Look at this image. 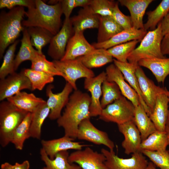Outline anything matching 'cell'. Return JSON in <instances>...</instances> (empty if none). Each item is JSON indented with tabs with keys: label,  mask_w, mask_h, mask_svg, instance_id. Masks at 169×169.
Returning <instances> with one entry per match:
<instances>
[{
	"label": "cell",
	"mask_w": 169,
	"mask_h": 169,
	"mask_svg": "<svg viewBox=\"0 0 169 169\" xmlns=\"http://www.w3.org/2000/svg\"><path fill=\"white\" fill-rule=\"evenodd\" d=\"M91 0H75V7L83 8L90 5Z\"/></svg>",
	"instance_id": "cell-50"
},
{
	"label": "cell",
	"mask_w": 169,
	"mask_h": 169,
	"mask_svg": "<svg viewBox=\"0 0 169 169\" xmlns=\"http://www.w3.org/2000/svg\"><path fill=\"white\" fill-rule=\"evenodd\" d=\"M19 42L16 40L8 47L3 56V60L0 68V79L15 72L14 68L15 53L17 45Z\"/></svg>",
	"instance_id": "cell-41"
},
{
	"label": "cell",
	"mask_w": 169,
	"mask_h": 169,
	"mask_svg": "<svg viewBox=\"0 0 169 169\" xmlns=\"http://www.w3.org/2000/svg\"><path fill=\"white\" fill-rule=\"evenodd\" d=\"M73 139L64 136L61 137L50 140H42L41 143L42 148L50 159H53L59 152L69 150H79L84 147L89 146L79 142H75Z\"/></svg>",
	"instance_id": "cell-19"
},
{
	"label": "cell",
	"mask_w": 169,
	"mask_h": 169,
	"mask_svg": "<svg viewBox=\"0 0 169 169\" xmlns=\"http://www.w3.org/2000/svg\"><path fill=\"white\" fill-rule=\"evenodd\" d=\"M135 109L133 104L122 95L103 109L99 118L106 122L122 124L133 120Z\"/></svg>",
	"instance_id": "cell-6"
},
{
	"label": "cell",
	"mask_w": 169,
	"mask_h": 169,
	"mask_svg": "<svg viewBox=\"0 0 169 169\" xmlns=\"http://www.w3.org/2000/svg\"><path fill=\"white\" fill-rule=\"evenodd\" d=\"M102 153L94 151L89 146L72 152L68 157L70 163L76 164L82 169H108Z\"/></svg>",
	"instance_id": "cell-9"
},
{
	"label": "cell",
	"mask_w": 169,
	"mask_h": 169,
	"mask_svg": "<svg viewBox=\"0 0 169 169\" xmlns=\"http://www.w3.org/2000/svg\"><path fill=\"white\" fill-rule=\"evenodd\" d=\"M141 152L160 169H169V152L164 151H152L143 150Z\"/></svg>",
	"instance_id": "cell-42"
},
{
	"label": "cell",
	"mask_w": 169,
	"mask_h": 169,
	"mask_svg": "<svg viewBox=\"0 0 169 169\" xmlns=\"http://www.w3.org/2000/svg\"><path fill=\"white\" fill-rule=\"evenodd\" d=\"M145 169H157L156 166L151 162H149Z\"/></svg>",
	"instance_id": "cell-53"
},
{
	"label": "cell",
	"mask_w": 169,
	"mask_h": 169,
	"mask_svg": "<svg viewBox=\"0 0 169 169\" xmlns=\"http://www.w3.org/2000/svg\"><path fill=\"white\" fill-rule=\"evenodd\" d=\"M63 13L65 18H70V16L73 9L75 8V0H60Z\"/></svg>",
	"instance_id": "cell-46"
},
{
	"label": "cell",
	"mask_w": 169,
	"mask_h": 169,
	"mask_svg": "<svg viewBox=\"0 0 169 169\" xmlns=\"http://www.w3.org/2000/svg\"><path fill=\"white\" fill-rule=\"evenodd\" d=\"M163 37L161 22L155 29L147 32L140 45L128 57V62L138 65V62L141 59L166 58L162 54L161 49Z\"/></svg>",
	"instance_id": "cell-5"
},
{
	"label": "cell",
	"mask_w": 169,
	"mask_h": 169,
	"mask_svg": "<svg viewBox=\"0 0 169 169\" xmlns=\"http://www.w3.org/2000/svg\"><path fill=\"white\" fill-rule=\"evenodd\" d=\"M50 112V109L46 101L39 105L32 113L30 127V137L40 139L42 126Z\"/></svg>",
	"instance_id": "cell-30"
},
{
	"label": "cell",
	"mask_w": 169,
	"mask_h": 169,
	"mask_svg": "<svg viewBox=\"0 0 169 169\" xmlns=\"http://www.w3.org/2000/svg\"><path fill=\"white\" fill-rule=\"evenodd\" d=\"M90 96L86 93L74 90L69 98L64 112L57 120L59 127L64 131V136L75 140L78 127L84 119L90 118Z\"/></svg>",
	"instance_id": "cell-1"
},
{
	"label": "cell",
	"mask_w": 169,
	"mask_h": 169,
	"mask_svg": "<svg viewBox=\"0 0 169 169\" xmlns=\"http://www.w3.org/2000/svg\"><path fill=\"white\" fill-rule=\"evenodd\" d=\"M1 169H13L12 165L8 162H5L1 165Z\"/></svg>",
	"instance_id": "cell-51"
},
{
	"label": "cell",
	"mask_w": 169,
	"mask_h": 169,
	"mask_svg": "<svg viewBox=\"0 0 169 169\" xmlns=\"http://www.w3.org/2000/svg\"><path fill=\"white\" fill-rule=\"evenodd\" d=\"M35 0H0V8L10 10L17 7H25L28 8L35 7Z\"/></svg>",
	"instance_id": "cell-45"
},
{
	"label": "cell",
	"mask_w": 169,
	"mask_h": 169,
	"mask_svg": "<svg viewBox=\"0 0 169 169\" xmlns=\"http://www.w3.org/2000/svg\"><path fill=\"white\" fill-rule=\"evenodd\" d=\"M24 7L18 6L0 14V59L6 48L13 44L25 28L22 22L25 16Z\"/></svg>",
	"instance_id": "cell-3"
},
{
	"label": "cell",
	"mask_w": 169,
	"mask_h": 169,
	"mask_svg": "<svg viewBox=\"0 0 169 169\" xmlns=\"http://www.w3.org/2000/svg\"><path fill=\"white\" fill-rule=\"evenodd\" d=\"M105 72L106 80L115 82L119 88L122 95L130 100L135 107L141 104L138 94L125 81L122 73L114 64L108 66Z\"/></svg>",
	"instance_id": "cell-17"
},
{
	"label": "cell",
	"mask_w": 169,
	"mask_h": 169,
	"mask_svg": "<svg viewBox=\"0 0 169 169\" xmlns=\"http://www.w3.org/2000/svg\"><path fill=\"white\" fill-rule=\"evenodd\" d=\"M117 126L119 131L124 136L121 146L125 153L129 155L140 151L141 137L133 120Z\"/></svg>",
	"instance_id": "cell-16"
},
{
	"label": "cell",
	"mask_w": 169,
	"mask_h": 169,
	"mask_svg": "<svg viewBox=\"0 0 169 169\" xmlns=\"http://www.w3.org/2000/svg\"><path fill=\"white\" fill-rule=\"evenodd\" d=\"M136 74L143 100L152 113L157 96L160 94L165 93L166 88H163L155 84L146 76L139 65L136 68Z\"/></svg>",
	"instance_id": "cell-15"
},
{
	"label": "cell",
	"mask_w": 169,
	"mask_h": 169,
	"mask_svg": "<svg viewBox=\"0 0 169 169\" xmlns=\"http://www.w3.org/2000/svg\"><path fill=\"white\" fill-rule=\"evenodd\" d=\"M101 152L105 156V164L108 169H145L148 162L145 156L138 151L128 158L119 157L114 151L102 148Z\"/></svg>",
	"instance_id": "cell-8"
},
{
	"label": "cell",
	"mask_w": 169,
	"mask_h": 169,
	"mask_svg": "<svg viewBox=\"0 0 169 169\" xmlns=\"http://www.w3.org/2000/svg\"><path fill=\"white\" fill-rule=\"evenodd\" d=\"M116 2L108 0H91L90 7L93 12L101 16H112Z\"/></svg>",
	"instance_id": "cell-43"
},
{
	"label": "cell",
	"mask_w": 169,
	"mask_h": 169,
	"mask_svg": "<svg viewBox=\"0 0 169 169\" xmlns=\"http://www.w3.org/2000/svg\"><path fill=\"white\" fill-rule=\"evenodd\" d=\"M54 86L49 85L46 90V95L48 97L46 104L50 109L48 117L51 120H57L61 115V111L68 103L70 94L73 89L72 86L66 82L63 90L60 92L55 94L52 89Z\"/></svg>",
	"instance_id": "cell-13"
},
{
	"label": "cell",
	"mask_w": 169,
	"mask_h": 169,
	"mask_svg": "<svg viewBox=\"0 0 169 169\" xmlns=\"http://www.w3.org/2000/svg\"><path fill=\"white\" fill-rule=\"evenodd\" d=\"M166 132L168 145L169 146V128L166 130ZM169 152V150L168 151Z\"/></svg>",
	"instance_id": "cell-54"
},
{
	"label": "cell",
	"mask_w": 169,
	"mask_h": 169,
	"mask_svg": "<svg viewBox=\"0 0 169 169\" xmlns=\"http://www.w3.org/2000/svg\"><path fill=\"white\" fill-rule=\"evenodd\" d=\"M70 18H65L61 28L53 36L49 44L48 54L54 60L63 58L68 41L74 33Z\"/></svg>",
	"instance_id": "cell-12"
},
{
	"label": "cell",
	"mask_w": 169,
	"mask_h": 169,
	"mask_svg": "<svg viewBox=\"0 0 169 169\" xmlns=\"http://www.w3.org/2000/svg\"><path fill=\"white\" fill-rule=\"evenodd\" d=\"M52 62L56 69L62 74V77L72 86L74 90H78L76 83L77 79L95 76L94 72L85 66L77 58L65 60H53Z\"/></svg>",
	"instance_id": "cell-7"
},
{
	"label": "cell",
	"mask_w": 169,
	"mask_h": 169,
	"mask_svg": "<svg viewBox=\"0 0 169 169\" xmlns=\"http://www.w3.org/2000/svg\"><path fill=\"white\" fill-rule=\"evenodd\" d=\"M118 1L116 2L114 8L112 17L124 30L132 28L130 16L125 15L121 11L118 7Z\"/></svg>",
	"instance_id": "cell-44"
},
{
	"label": "cell",
	"mask_w": 169,
	"mask_h": 169,
	"mask_svg": "<svg viewBox=\"0 0 169 169\" xmlns=\"http://www.w3.org/2000/svg\"><path fill=\"white\" fill-rule=\"evenodd\" d=\"M168 145L166 131H160L156 130L147 138L142 141L140 151L143 150L152 151L166 150Z\"/></svg>",
	"instance_id": "cell-33"
},
{
	"label": "cell",
	"mask_w": 169,
	"mask_h": 169,
	"mask_svg": "<svg viewBox=\"0 0 169 169\" xmlns=\"http://www.w3.org/2000/svg\"><path fill=\"white\" fill-rule=\"evenodd\" d=\"M35 6L28 8L25 16L27 18L22 22L23 26L28 28L37 27L44 28L53 35L60 30L61 16L63 14L60 0L51 5L41 0H35Z\"/></svg>",
	"instance_id": "cell-2"
},
{
	"label": "cell",
	"mask_w": 169,
	"mask_h": 169,
	"mask_svg": "<svg viewBox=\"0 0 169 169\" xmlns=\"http://www.w3.org/2000/svg\"><path fill=\"white\" fill-rule=\"evenodd\" d=\"M161 49L162 53L164 56L169 55V32L163 37L161 43Z\"/></svg>",
	"instance_id": "cell-47"
},
{
	"label": "cell",
	"mask_w": 169,
	"mask_h": 169,
	"mask_svg": "<svg viewBox=\"0 0 169 169\" xmlns=\"http://www.w3.org/2000/svg\"><path fill=\"white\" fill-rule=\"evenodd\" d=\"M138 64L149 69L158 82L163 83L169 75V58L144 59L140 60Z\"/></svg>",
	"instance_id": "cell-25"
},
{
	"label": "cell",
	"mask_w": 169,
	"mask_h": 169,
	"mask_svg": "<svg viewBox=\"0 0 169 169\" xmlns=\"http://www.w3.org/2000/svg\"><path fill=\"white\" fill-rule=\"evenodd\" d=\"M114 64L122 73L125 79L138 94L141 104L144 108L149 116L151 112L145 103L141 91L138 80L136 74V68L138 65H136L128 62H122L113 59Z\"/></svg>",
	"instance_id": "cell-24"
},
{
	"label": "cell",
	"mask_w": 169,
	"mask_h": 169,
	"mask_svg": "<svg viewBox=\"0 0 169 169\" xmlns=\"http://www.w3.org/2000/svg\"><path fill=\"white\" fill-rule=\"evenodd\" d=\"M134 40L116 45L107 49L108 53L115 59L120 62H128L127 59L136 48L138 42Z\"/></svg>",
	"instance_id": "cell-39"
},
{
	"label": "cell",
	"mask_w": 169,
	"mask_h": 169,
	"mask_svg": "<svg viewBox=\"0 0 169 169\" xmlns=\"http://www.w3.org/2000/svg\"><path fill=\"white\" fill-rule=\"evenodd\" d=\"M169 12V0H162L154 10L147 12V20L144 24V29L149 31L155 29Z\"/></svg>",
	"instance_id": "cell-35"
},
{
	"label": "cell",
	"mask_w": 169,
	"mask_h": 169,
	"mask_svg": "<svg viewBox=\"0 0 169 169\" xmlns=\"http://www.w3.org/2000/svg\"><path fill=\"white\" fill-rule=\"evenodd\" d=\"M95 49L86 40L83 32H75L68 41L64 55L61 60L74 59L87 54Z\"/></svg>",
	"instance_id": "cell-18"
},
{
	"label": "cell",
	"mask_w": 169,
	"mask_h": 169,
	"mask_svg": "<svg viewBox=\"0 0 169 169\" xmlns=\"http://www.w3.org/2000/svg\"><path fill=\"white\" fill-rule=\"evenodd\" d=\"M31 63V69L33 70L43 72L53 76L62 77V74L56 69L53 62L47 60L43 53L38 52Z\"/></svg>",
	"instance_id": "cell-40"
},
{
	"label": "cell",
	"mask_w": 169,
	"mask_h": 169,
	"mask_svg": "<svg viewBox=\"0 0 169 169\" xmlns=\"http://www.w3.org/2000/svg\"><path fill=\"white\" fill-rule=\"evenodd\" d=\"M133 120L140 133L142 141L157 130L141 104L135 107Z\"/></svg>",
	"instance_id": "cell-28"
},
{
	"label": "cell",
	"mask_w": 169,
	"mask_h": 169,
	"mask_svg": "<svg viewBox=\"0 0 169 169\" xmlns=\"http://www.w3.org/2000/svg\"><path fill=\"white\" fill-rule=\"evenodd\" d=\"M40 153L41 160L45 165L42 169H82L78 165L69 162L68 151L59 152L53 159L49 158L42 148L40 150Z\"/></svg>",
	"instance_id": "cell-26"
},
{
	"label": "cell",
	"mask_w": 169,
	"mask_h": 169,
	"mask_svg": "<svg viewBox=\"0 0 169 169\" xmlns=\"http://www.w3.org/2000/svg\"><path fill=\"white\" fill-rule=\"evenodd\" d=\"M21 41L20 47L14 59L15 71L23 62L26 60L31 61L33 60L38 52L33 48L32 45L30 41V36L26 28L23 31V37Z\"/></svg>",
	"instance_id": "cell-31"
},
{
	"label": "cell",
	"mask_w": 169,
	"mask_h": 169,
	"mask_svg": "<svg viewBox=\"0 0 169 169\" xmlns=\"http://www.w3.org/2000/svg\"><path fill=\"white\" fill-rule=\"evenodd\" d=\"M113 58L108 53L107 49H95L87 54L77 59L87 68L91 69L101 67L113 62Z\"/></svg>",
	"instance_id": "cell-29"
},
{
	"label": "cell",
	"mask_w": 169,
	"mask_h": 169,
	"mask_svg": "<svg viewBox=\"0 0 169 169\" xmlns=\"http://www.w3.org/2000/svg\"><path fill=\"white\" fill-rule=\"evenodd\" d=\"M165 93L167 96L168 102H169V91L166 88V89ZM169 128V110L168 113L167 117V122L166 125V130Z\"/></svg>",
	"instance_id": "cell-52"
},
{
	"label": "cell",
	"mask_w": 169,
	"mask_h": 169,
	"mask_svg": "<svg viewBox=\"0 0 169 169\" xmlns=\"http://www.w3.org/2000/svg\"><path fill=\"white\" fill-rule=\"evenodd\" d=\"M102 97L100 104L102 109L119 99L122 95L117 85L106 79L102 85Z\"/></svg>",
	"instance_id": "cell-38"
},
{
	"label": "cell",
	"mask_w": 169,
	"mask_h": 169,
	"mask_svg": "<svg viewBox=\"0 0 169 169\" xmlns=\"http://www.w3.org/2000/svg\"><path fill=\"white\" fill-rule=\"evenodd\" d=\"M169 108L168 98L165 92L159 94L156 99L153 110L149 116L158 131H166Z\"/></svg>",
	"instance_id": "cell-22"
},
{
	"label": "cell",
	"mask_w": 169,
	"mask_h": 169,
	"mask_svg": "<svg viewBox=\"0 0 169 169\" xmlns=\"http://www.w3.org/2000/svg\"><path fill=\"white\" fill-rule=\"evenodd\" d=\"M13 169H29L30 163L28 160H25L21 163L16 162L12 165Z\"/></svg>",
	"instance_id": "cell-49"
},
{
	"label": "cell",
	"mask_w": 169,
	"mask_h": 169,
	"mask_svg": "<svg viewBox=\"0 0 169 169\" xmlns=\"http://www.w3.org/2000/svg\"><path fill=\"white\" fill-rule=\"evenodd\" d=\"M105 72L103 71L96 76L85 78L84 88L91 94V103L90 107V117L99 116L101 113L100 99L102 95V85L106 79Z\"/></svg>",
	"instance_id": "cell-14"
},
{
	"label": "cell",
	"mask_w": 169,
	"mask_h": 169,
	"mask_svg": "<svg viewBox=\"0 0 169 169\" xmlns=\"http://www.w3.org/2000/svg\"><path fill=\"white\" fill-rule=\"evenodd\" d=\"M161 22L162 34L163 37L169 32V12Z\"/></svg>",
	"instance_id": "cell-48"
},
{
	"label": "cell",
	"mask_w": 169,
	"mask_h": 169,
	"mask_svg": "<svg viewBox=\"0 0 169 169\" xmlns=\"http://www.w3.org/2000/svg\"><path fill=\"white\" fill-rule=\"evenodd\" d=\"M24 89L32 90V86L23 69L19 73L15 72L0 79V101L7 99Z\"/></svg>",
	"instance_id": "cell-11"
},
{
	"label": "cell",
	"mask_w": 169,
	"mask_h": 169,
	"mask_svg": "<svg viewBox=\"0 0 169 169\" xmlns=\"http://www.w3.org/2000/svg\"><path fill=\"white\" fill-rule=\"evenodd\" d=\"M24 74L29 80L32 90H42L45 85L53 82L54 76L45 73L36 71L31 69H23Z\"/></svg>",
	"instance_id": "cell-37"
},
{
	"label": "cell",
	"mask_w": 169,
	"mask_h": 169,
	"mask_svg": "<svg viewBox=\"0 0 169 169\" xmlns=\"http://www.w3.org/2000/svg\"><path fill=\"white\" fill-rule=\"evenodd\" d=\"M70 18L75 33L84 32L87 29L98 28L100 16L95 13L89 6L81 9L77 15Z\"/></svg>",
	"instance_id": "cell-20"
},
{
	"label": "cell",
	"mask_w": 169,
	"mask_h": 169,
	"mask_svg": "<svg viewBox=\"0 0 169 169\" xmlns=\"http://www.w3.org/2000/svg\"><path fill=\"white\" fill-rule=\"evenodd\" d=\"M147 32L145 29H137L132 27L123 30L107 41L101 43H94L92 45L95 49H108L116 45L132 40L141 41Z\"/></svg>",
	"instance_id": "cell-21"
},
{
	"label": "cell",
	"mask_w": 169,
	"mask_h": 169,
	"mask_svg": "<svg viewBox=\"0 0 169 169\" xmlns=\"http://www.w3.org/2000/svg\"><path fill=\"white\" fill-rule=\"evenodd\" d=\"M98 29L97 43L107 41L124 30L112 16H100V23Z\"/></svg>",
	"instance_id": "cell-32"
},
{
	"label": "cell",
	"mask_w": 169,
	"mask_h": 169,
	"mask_svg": "<svg viewBox=\"0 0 169 169\" xmlns=\"http://www.w3.org/2000/svg\"><path fill=\"white\" fill-rule=\"evenodd\" d=\"M28 112L7 101L0 103V144L3 147L10 143L15 130Z\"/></svg>",
	"instance_id": "cell-4"
},
{
	"label": "cell",
	"mask_w": 169,
	"mask_h": 169,
	"mask_svg": "<svg viewBox=\"0 0 169 169\" xmlns=\"http://www.w3.org/2000/svg\"><path fill=\"white\" fill-rule=\"evenodd\" d=\"M31 117L32 113L28 112L13 132L11 143L17 150H22L25 141L30 137V127Z\"/></svg>",
	"instance_id": "cell-34"
},
{
	"label": "cell",
	"mask_w": 169,
	"mask_h": 169,
	"mask_svg": "<svg viewBox=\"0 0 169 169\" xmlns=\"http://www.w3.org/2000/svg\"><path fill=\"white\" fill-rule=\"evenodd\" d=\"M77 138L87 141L96 145H103L110 151H114L115 144L107 133L95 127L90 118L83 120L78 127Z\"/></svg>",
	"instance_id": "cell-10"
},
{
	"label": "cell",
	"mask_w": 169,
	"mask_h": 169,
	"mask_svg": "<svg viewBox=\"0 0 169 169\" xmlns=\"http://www.w3.org/2000/svg\"><path fill=\"white\" fill-rule=\"evenodd\" d=\"M7 100L18 108L31 113L39 105L46 101L33 93L25 91H21Z\"/></svg>",
	"instance_id": "cell-27"
},
{
	"label": "cell",
	"mask_w": 169,
	"mask_h": 169,
	"mask_svg": "<svg viewBox=\"0 0 169 169\" xmlns=\"http://www.w3.org/2000/svg\"><path fill=\"white\" fill-rule=\"evenodd\" d=\"M27 29L30 36L32 45L34 46L39 53H42V48L49 44L54 35L47 30L40 27H32Z\"/></svg>",
	"instance_id": "cell-36"
},
{
	"label": "cell",
	"mask_w": 169,
	"mask_h": 169,
	"mask_svg": "<svg viewBox=\"0 0 169 169\" xmlns=\"http://www.w3.org/2000/svg\"><path fill=\"white\" fill-rule=\"evenodd\" d=\"M153 0H119L118 2L127 8L131 14L132 27L144 29L143 19L146 8Z\"/></svg>",
	"instance_id": "cell-23"
}]
</instances>
